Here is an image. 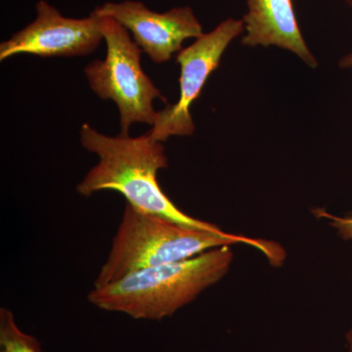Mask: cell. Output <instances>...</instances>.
Returning a JSON list of instances; mask_svg holds the SVG:
<instances>
[{
    "instance_id": "obj_8",
    "label": "cell",
    "mask_w": 352,
    "mask_h": 352,
    "mask_svg": "<svg viewBox=\"0 0 352 352\" xmlns=\"http://www.w3.org/2000/svg\"><path fill=\"white\" fill-rule=\"evenodd\" d=\"M248 8L243 44L279 46L293 51L309 66H317L300 34L292 0H248Z\"/></svg>"
},
{
    "instance_id": "obj_5",
    "label": "cell",
    "mask_w": 352,
    "mask_h": 352,
    "mask_svg": "<svg viewBox=\"0 0 352 352\" xmlns=\"http://www.w3.org/2000/svg\"><path fill=\"white\" fill-rule=\"evenodd\" d=\"M244 25L243 21H224L214 31L204 34L189 47L178 52L176 60L182 69L179 98L175 104H168L157 112L152 129L147 132L150 138L164 142L170 136L194 133L195 124L190 108L200 96L208 76L219 68L227 46L239 36Z\"/></svg>"
},
{
    "instance_id": "obj_1",
    "label": "cell",
    "mask_w": 352,
    "mask_h": 352,
    "mask_svg": "<svg viewBox=\"0 0 352 352\" xmlns=\"http://www.w3.org/2000/svg\"><path fill=\"white\" fill-rule=\"evenodd\" d=\"M234 244L256 248L273 265H279L285 258L284 250L275 243L223 230L192 228L126 203L107 261L102 265L94 286L101 288L136 271L178 263L215 248Z\"/></svg>"
},
{
    "instance_id": "obj_10",
    "label": "cell",
    "mask_w": 352,
    "mask_h": 352,
    "mask_svg": "<svg viewBox=\"0 0 352 352\" xmlns=\"http://www.w3.org/2000/svg\"><path fill=\"white\" fill-rule=\"evenodd\" d=\"M315 212L319 217L329 219V224L337 230L338 235L342 239L352 240V217H336L321 210H317Z\"/></svg>"
},
{
    "instance_id": "obj_12",
    "label": "cell",
    "mask_w": 352,
    "mask_h": 352,
    "mask_svg": "<svg viewBox=\"0 0 352 352\" xmlns=\"http://www.w3.org/2000/svg\"><path fill=\"white\" fill-rule=\"evenodd\" d=\"M347 344H349V351L352 352V329L347 332L346 336Z\"/></svg>"
},
{
    "instance_id": "obj_7",
    "label": "cell",
    "mask_w": 352,
    "mask_h": 352,
    "mask_svg": "<svg viewBox=\"0 0 352 352\" xmlns=\"http://www.w3.org/2000/svg\"><path fill=\"white\" fill-rule=\"evenodd\" d=\"M94 11L126 28L139 47L157 64L168 62L175 52H180L183 41L204 34L200 22L188 6L157 13L138 0H124L106 2Z\"/></svg>"
},
{
    "instance_id": "obj_9",
    "label": "cell",
    "mask_w": 352,
    "mask_h": 352,
    "mask_svg": "<svg viewBox=\"0 0 352 352\" xmlns=\"http://www.w3.org/2000/svg\"><path fill=\"white\" fill-rule=\"evenodd\" d=\"M0 352H43L38 340L21 330L6 307L0 308Z\"/></svg>"
},
{
    "instance_id": "obj_2",
    "label": "cell",
    "mask_w": 352,
    "mask_h": 352,
    "mask_svg": "<svg viewBox=\"0 0 352 352\" xmlns=\"http://www.w3.org/2000/svg\"><path fill=\"white\" fill-rule=\"evenodd\" d=\"M80 143L85 150L96 154L99 162L76 186L80 195L90 197L112 190L143 212L192 228L221 230L185 214L164 193L157 180V171L168 166L162 142L153 140L147 133L139 138H110L85 124L80 129Z\"/></svg>"
},
{
    "instance_id": "obj_11",
    "label": "cell",
    "mask_w": 352,
    "mask_h": 352,
    "mask_svg": "<svg viewBox=\"0 0 352 352\" xmlns=\"http://www.w3.org/2000/svg\"><path fill=\"white\" fill-rule=\"evenodd\" d=\"M352 4V0H349ZM340 67L342 68L352 69V52L347 54L346 57L342 58L340 62Z\"/></svg>"
},
{
    "instance_id": "obj_3",
    "label": "cell",
    "mask_w": 352,
    "mask_h": 352,
    "mask_svg": "<svg viewBox=\"0 0 352 352\" xmlns=\"http://www.w3.org/2000/svg\"><path fill=\"white\" fill-rule=\"evenodd\" d=\"M233 258L229 245H224L178 263L136 271L116 283L94 288L88 302L136 320L161 321L219 282Z\"/></svg>"
},
{
    "instance_id": "obj_6",
    "label": "cell",
    "mask_w": 352,
    "mask_h": 352,
    "mask_svg": "<svg viewBox=\"0 0 352 352\" xmlns=\"http://www.w3.org/2000/svg\"><path fill=\"white\" fill-rule=\"evenodd\" d=\"M36 19L0 44V61L18 54L75 57L94 52L102 39L101 17L95 11L87 18L65 17L45 0L36 6Z\"/></svg>"
},
{
    "instance_id": "obj_4",
    "label": "cell",
    "mask_w": 352,
    "mask_h": 352,
    "mask_svg": "<svg viewBox=\"0 0 352 352\" xmlns=\"http://www.w3.org/2000/svg\"><path fill=\"white\" fill-rule=\"evenodd\" d=\"M100 16V15H99ZM101 32L107 44L105 60H95L85 68L89 87L103 100H112L120 111V136H129L134 122L153 126L157 118L154 100L166 98L140 63L142 50L129 36L126 28L106 16Z\"/></svg>"
}]
</instances>
